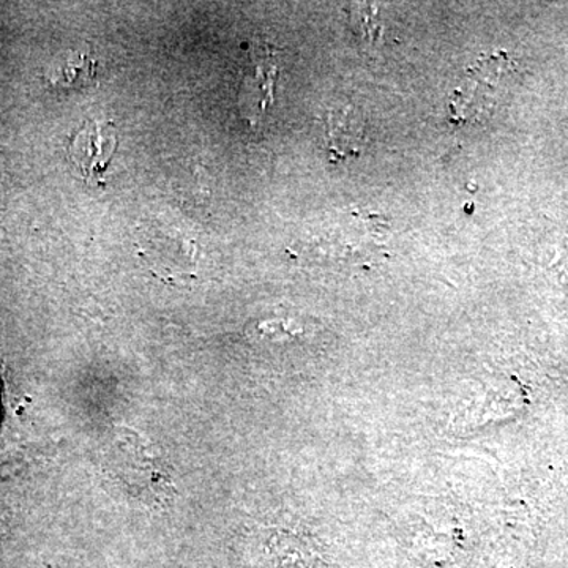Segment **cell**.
<instances>
[{
    "mask_svg": "<svg viewBox=\"0 0 568 568\" xmlns=\"http://www.w3.org/2000/svg\"><path fill=\"white\" fill-rule=\"evenodd\" d=\"M114 457H111L112 467L123 484L138 485V487H152L159 503L163 499H173V478L168 476L166 467L151 452L148 444L138 433L130 428L114 429Z\"/></svg>",
    "mask_w": 568,
    "mask_h": 568,
    "instance_id": "6da1fadb",
    "label": "cell"
},
{
    "mask_svg": "<svg viewBox=\"0 0 568 568\" xmlns=\"http://www.w3.org/2000/svg\"><path fill=\"white\" fill-rule=\"evenodd\" d=\"M507 59L491 55L466 71L465 80L455 89L450 102L454 122H473L496 104L500 80L507 74Z\"/></svg>",
    "mask_w": 568,
    "mask_h": 568,
    "instance_id": "7a4b0ae2",
    "label": "cell"
},
{
    "mask_svg": "<svg viewBox=\"0 0 568 568\" xmlns=\"http://www.w3.org/2000/svg\"><path fill=\"white\" fill-rule=\"evenodd\" d=\"M118 144L114 123L89 121L71 138L69 156L85 181L103 183V175L118 151Z\"/></svg>",
    "mask_w": 568,
    "mask_h": 568,
    "instance_id": "3957f363",
    "label": "cell"
},
{
    "mask_svg": "<svg viewBox=\"0 0 568 568\" xmlns=\"http://www.w3.org/2000/svg\"><path fill=\"white\" fill-rule=\"evenodd\" d=\"M61 84L69 85V88H77V85L89 84L95 74V62L85 54H78L77 58H71L65 62L61 69Z\"/></svg>",
    "mask_w": 568,
    "mask_h": 568,
    "instance_id": "277c9868",
    "label": "cell"
}]
</instances>
